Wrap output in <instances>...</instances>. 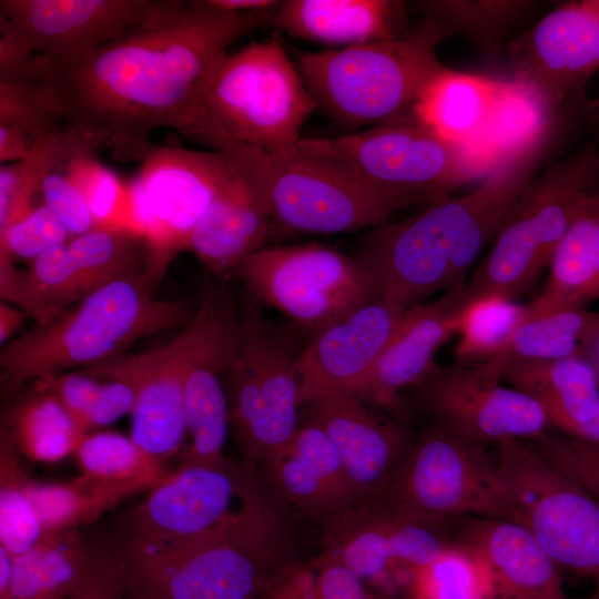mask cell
<instances>
[{
	"label": "cell",
	"mask_w": 599,
	"mask_h": 599,
	"mask_svg": "<svg viewBox=\"0 0 599 599\" xmlns=\"http://www.w3.org/2000/svg\"><path fill=\"white\" fill-rule=\"evenodd\" d=\"M2 425L20 455L37 463L73 455L88 435L51 393L34 386L12 404Z\"/></svg>",
	"instance_id": "obj_35"
},
{
	"label": "cell",
	"mask_w": 599,
	"mask_h": 599,
	"mask_svg": "<svg viewBox=\"0 0 599 599\" xmlns=\"http://www.w3.org/2000/svg\"><path fill=\"white\" fill-rule=\"evenodd\" d=\"M94 555L79 528L45 530L33 548L13 557L6 599H67Z\"/></svg>",
	"instance_id": "obj_33"
},
{
	"label": "cell",
	"mask_w": 599,
	"mask_h": 599,
	"mask_svg": "<svg viewBox=\"0 0 599 599\" xmlns=\"http://www.w3.org/2000/svg\"><path fill=\"white\" fill-rule=\"evenodd\" d=\"M567 133L555 125L504 158L473 192L369 229L353 256L374 281L378 297L405 311L464 285L526 184Z\"/></svg>",
	"instance_id": "obj_2"
},
{
	"label": "cell",
	"mask_w": 599,
	"mask_h": 599,
	"mask_svg": "<svg viewBox=\"0 0 599 599\" xmlns=\"http://www.w3.org/2000/svg\"><path fill=\"white\" fill-rule=\"evenodd\" d=\"M199 306L205 323L185 374L184 419L191 445L182 461L216 464L225 459L230 422L221 376L226 375L237 349L241 308L224 286L211 282L201 288Z\"/></svg>",
	"instance_id": "obj_22"
},
{
	"label": "cell",
	"mask_w": 599,
	"mask_h": 599,
	"mask_svg": "<svg viewBox=\"0 0 599 599\" xmlns=\"http://www.w3.org/2000/svg\"><path fill=\"white\" fill-rule=\"evenodd\" d=\"M505 85L447 68L420 94L414 116L443 138L477 149Z\"/></svg>",
	"instance_id": "obj_32"
},
{
	"label": "cell",
	"mask_w": 599,
	"mask_h": 599,
	"mask_svg": "<svg viewBox=\"0 0 599 599\" xmlns=\"http://www.w3.org/2000/svg\"><path fill=\"white\" fill-rule=\"evenodd\" d=\"M204 323L197 305L192 322L167 344L144 353H123L85 369L98 378H118L133 386L131 438L163 465L180 451L186 435L184 380Z\"/></svg>",
	"instance_id": "obj_20"
},
{
	"label": "cell",
	"mask_w": 599,
	"mask_h": 599,
	"mask_svg": "<svg viewBox=\"0 0 599 599\" xmlns=\"http://www.w3.org/2000/svg\"><path fill=\"white\" fill-rule=\"evenodd\" d=\"M494 447L507 520L527 529L558 567L590 579L599 598V502L522 440Z\"/></svg>",
	"instance_id": "obj_10"
},
{
	"label": "cell",
	"mask_w": 599,
	"mask_h": 599,
	"mask_svg": "<svg viewBox=\"0 0 599 599\" xmlns=\"http://www.w3.org/2000/svg\"><path fill=\"white\" fill-rule=\"evenodd\" d=\"M70 237L58 216L47 205L38 203L0 234V284L8 283L19 272L14 258L32 261Z\"/></svg>",
	"instance_id": "obj_42"
},
{
	"label": "cell",
	"mask_w": 599,
	"mask_h": 599,
	"mask_svg": "<svg viewBox=\"0 0 599 599\" xmlns=\"http://www.w3.org/2000/svg\"><path fill=\"white\" fill-rule=\"evenodd\" d=\"M20 456L1 425L0 546L13 557L33 548L45 531L28 496L26 483L29 475Z\"/></svg>",
	"instance_id": "obj_41"
},
{
	"label": "cell",
	"mask_w": 599,
	"mask_h": 599,
	"mask_svg": "<svg viewBox=\"0 0 599 599\" xmlns=\"http://www.w3.org/2000/svg\"><path fill=\"white\" fill-rule=\"evenodd\" d=\"M274 16L275 10L226 12L207 0H162L123 38L73 62L48 63L61 120L118 160H143L161 128L192 139L203 77L230 45Z\"/></svg>",
	"instance_id": "obj_1"
},
{
	"label": "cell",
	"mask_w": 599,
	"mask_h": 599,
	"mask_svg": "<svg viewBox=\"0 0 599 599\" xmlns=\"http://www.w3.org/2000/svg\"><path fill=\"white\" fill-rule=\"evenodd\" d=\"M465 284L404 311L357 398L404 410L403 390L430 374L439 348L457 335L459 314L467 303Z\"/></svg>",
	"instance_id": "obj_26"
},
{
	"label": "cell",
	"mask_w": 599,
	"mask_h": 599,
	"mask_svg": "<svg viewBox=\"0 0 599 599\" xmlns=\"http://www.w3.org/2000/svg\"><path fill=\"white\" fill-rule=\"evenodd\" d=\"M515 81L556 114L583 111L587 85L599 70V0L557 4L510 40L506 49Z\"/></svg>",
	"instance_id": "obj_16"
},
{
	"label": "cell",
	"mask_w": 599,
	"mask_h": 599,
	"mask_svg": "<svg viewBox=\"0 0 599 599\" xmlns=\"http://www.w3.org/2000/svg\"><path fill=\"white\" fill-rule=\"evenodd\" d=\"M161 278L149 263L7 343L0 353L4 390L12 395L27 382L93 367L123 354L142 337L187 326L197 307L189 300L154 297Z\"/></svg>",
	"instance_id": "obj_3"
},
{
	"label": "cell",
	"mask_w": 599,
	"mask_h": 599,
	"mask_svg": "<svg viewBox=\"0 0 599 599\" xmlns=\"http://www.w3.org/2000/svg\"><path fill=\"white\" fill-rule=\"evenodd\" d=\"M441 524L402 514L376 497L359 499L323 521L319 556L339 561L364 581L403 575L439 558L453 544Z\"/></svg>",
	"instance_id": "obj_18"
},
{
	"label": "cell",
	"mask_w": 599,
	"mask_h": 599,
	"mask_svg": "<svg viewBox=\"0 0 599 599\" xmlns=\"http://www.w3.org/2000/svg\"><path fill=\"white\" fill-rule=\"evenodd\" d=\"M102 380L101 390L88 418V432L131 414L135 403V390L131 384L118 378Z\"/></svg>",
	"instance_id": "obj_49"
},
{
	"label": "cell",
	"mask_w": 599,
	"mask_h": 599,
	"mask_svg": "<svg viewBox=\"0 0 599 599\" xmlns=\"http://www.w3.org/2000/svg\"><path fill=\"white\" fill-rule=\"evenodd\" d=\"M229 170L209 209L194 227L187 251L221 276L265 247L271 224L270 153L250 145L223 148Z\"/></svg>",
	"instance_id": "obj_21"
},
{
	"label": "cell",
	"mask_w": 599,
	"mask_h": 599,
	"mask_svg": "<svg viewBox=\"0 0 599 599\" xmlns=\"http://www.w3.org/2000/svg\"><path fill=\"white\" fill-rule=\"evenodd\" d=\"M129 599H166L150 592L138 590L130 586Z\"/></svg>",
	"instance_id": "obj_58"
},
{
	"label": "cell",
	"mask_w": 599,
	"mask_h": 599,
	"mask_svg": "<svg viewBox=\"0 0 599 599\" xmlns=\"http://www.w3.org/2000/svg\"><path fill=\"white\" fill-rule=\"evenodd\" d=\"M409 390L429 424L478 445L528 439L552 428L536 400L501 382L484 378L473 364H437Z\"/></svg>",
	"instance_id": "obj_17"
},
{
	"label": "cell",
	"mask_w": 599,
	"mask_h": 599,
	"mask_svg": "<svg viewBox=\"0 0 599 599\" xmlns=\"http://www.w3.org/2000/svg\"><path fill=\"white\" fill-rule=\"evenodd\" d=\"M273 23L292 37L331 45L393 41L408 33L407 4L400 0H287Z\"/></svg>",
	"instance_id": "obj_29"
},
{
	"label": "cell",
	"mask_w": 599,
	"mask_h": 599,
	"mask_svg": "<svg viewBox=\"0 0 599 599\" xmlns=\"http://www.w3.org/2000/svg\"><path fill=\"white\" fill-rule=\"evenodd\" d=\"M304 405L307 418L334 444L359 499L378 496L415 440L406 426L372 414L347 392L326 393Z\"/></svg>",
	"instance_id": "obj_25"
},
{
	"label": "cell",
	"mask_w": 599,
	"mask_h": 599,
	"mask_svg": "<svg viewBox=\"0 0 599 599\" xmlns=\"http://www.w3.org/2000/svg\"><path fill=\"white\" fill-rule=\"evenodd\" d=\"M229 170L226 149L153 146L128 186L130 227L146 242L150 265L164 274L189 238Z\"/></svg>",
	"instance_id": "obj_15"
},
{
	"label": "cell",
	"mask_w": 599,
	"mask_h": 599,
	"mask_svg": "<svg viewBox=\"0 0 599 599\" xmlns=\"http://www.w3.org/2000/svg\"><path fill=\"white\" fill-rule=\"evenodd\" d=\"M276 494L244 465L182 461L131 512L124 551L174 548L214 534Z\"/></svg>",
	"instance_id": "obj_11"
},
{
	"label": "cell",
	"mask_w": 599,
	"mask_h": 599,
	"mask_svg": "<svg viewBox=\"0 0 599 599\" xmlns=\"http://www.w3.org/2000/svg\"><path fill=\"white\" fill-rule=\"evenodd\" d=\"M598 319L599 313L587 308L558 311L526 319L500 351L473 365L484 378L501 382L502 369L515 362L583 356Z\"/></svg>",
	"instance_id": "obj_34"
},
{
	"label": "cell",
	"mask_w": 599,
	"mask_h": 599,
	"mask_svg": "<svg viewBox=\"0 0 599 599\" xmlns=\"http://www.w3.org/2000/svg\"><path fill=\"white\" fill-rule=\"evenodd\" d=\"M60 121L48 81L0 82V124L19 128L39 141L61 129Z\"/></svg>",
	"instance_id": "obj_43"
},
{
	"label": "cell",
	"mask_w": 599,
	"mask_h": 599,
	"mask_svg": "<svg viewBox=\"0 0 599 599\" xmlns=\"http://www.w3.org/2000/svg\"><path fill=\"white\" fill-rule=\"evenodd\" d=\"M599 300V197L588 192L557 245L540 294L526 304L527 318L586 308Z\"/></svg>",
	"instance_id": "obj_30"
},
{
	"label": "cell",
	"mask_w": 599,
	"mask_h": 599,
	"mask_svg": "<svg viewBox=\"0 0 599 599\" xmlns=\"http://www.w3.org/2000/svg\"><path fill=\"white\" fill-rule=\"evenodd\" d=\"M73 455L83 475L138 493L151 490L171 473L131 437L112 432L88 434Z\"/></svg>",
	"instance_id": "obj_38"
},
{
	"label": "cell",
	"mask_w": 599,
	"mask_h": 599,
	"mask_svg": "<svg viewBox=\"0 0 599 599\" xmlns=\"http://www.w3.org/2000/svg\"><path fill=\"white\" fill-rule=\"evenodd\" d=\"M595 131L597 132L598 146H599V128L595 129ZM592 192H595L597 194V196L599 197V171H598V174H597V179H596Z\"/></svg>",
	"instance_id": "obj_59"
},
{
	"label": "cell",
	"mask_w": 599,
	"mask_h": 599,
	"mask_svg": "<svg viewBox=\"0 0 599 599\" xmlns=\"http://www.w3.org/2000/svg\"><path fill=\"white\" fill-rule=\"evenodd\" d=\"M80 183L98 227L131 230L128 187L98 161L97 153L83 161Z\"/></svg>",
	"instance_id": "obj_45"
},
{
	"label": "cell",
	"mask_w": 599,
	"mask_h": 599,
	"mask_svg": "<svg viewBox=\"0 0 599 599\" xmlns=\"http://www.w3.org/2000/svg\"><path fill=\"white\" fill-rule=\"evenodd\" d=\"M130 579L120 552H95L81 581L67 599H129Z\"/></svg>",
	"instance_id": "obj_46"
},
{
	"label": "cell",
	"mask_w": 599,
	"mask_h": 599,
	"mask_svg": "<svg viewBox=\"0 0 599 599\" xmlns=\"http://www.w3.org/2000/svg\"><path fill=\"white\" fill-rule=\"evenodd\" d=\"M599 171L593 141L541 169L524 187L491 246L465 284L467 302L496 295L515 301L548 270L552 254Z\"/></svg>",
	"instance_id": "obj_7"
},
{
	"label": "cell",
	"mask_w": 599,
	"mask_h": 599,
	"mask_svg": "<svg viewBox=\"0 0 599 599\" xmlns=\"http://www.w3.org/2000/svg\"><path fill=\"white\" fill-rule=\"evenodd\" d=\"M529 0H426L415 2L424 20L437 22L447 35L461 34L488 59L506 47L510 33L535 12Z\"/></svg>",
	"instance_id": "obj_36"
},
{
	"label": "cell",
	"mask_w": 599,
	"mask_h": 599,
	"mask_svg": "<svg viewBox=\"0 0 599 599\" xmlns=\"http://www.w3.org/2000/svg\"><path fill=\"white\" fill-rule=\"evenodd\" d=\"M317 109L300 70L275 39L219 58L196 93L192 140L215 150L250 145L268 153L297 145Z\"/></svg>",
	"instance_id": "obj_5"
},
{
	"label": "cell",
	"mask_w": 599,
	"mask_h": 599,
	"mask_svg": "<svg viewBox=\"0 0 599 599\" xmlns=\"http://www.w3.org/2000/svg\"><path fill=\"white\" fill-rule=\"evenodd\" d=\"M500 380L536 400L551 427L567 435L588 425L599 408V379L582 356L515 362L502 369Z\"/></svg>",
	"instance_id": "obj_31"
},
{
	"label": "cell",
	"mask_w": 599,
	"mask_h": 599,
	"mask_svg": "<svg viewBox=\"0 0 599 599\" xmlns=\"http://www.w3.org/2000/svg\"><path fill=\"white\" fill-rule=\"evenodd\" d=\"M28 316L26 311L13 307L7 303L0 304V342L6 345L26 323Z\"/></svg>",
	"instance_id": "obj_52"
},
{
	"label": "cell",
	"mask_w": 599,
	"mask_h": 599,
	"mask_svg": "<svg viewBox=\"0 0 599 599\" xmlns=\"http://www.w3.org/2000/svg\"><path fill=\"white\" fill-rule=\"evenodd\" d=\"M447 37L424 20L397 40L301 52L298 70L317 109L342 125L370 128L414 116L420 94L447 69L436 53Z\"/></svg>",
	"instance_id": "obj_6"
},
{
	"label": "cell",
	"mask_w": 599,
	"mask_h": 599,
	"mask_svg": "<svg viewBox=\"0 0 599 599\" xmlns=\"http://www.w3.org/2000/svg\"><path fill=\"white\" fill-rule=\"evenodd\" d=\"M302 149L337 158L385 191L433 204L497 164L478 149L437 134L415 116L337 138H302Z\"/></svg>",
	"instance_id": "obj_9"
},
{
	"label": "cell",
	"mask_w": 599,
	"mask_h": 599,
	"mask_svg": "<svg viewBox=\"0 0 599 599\" xmlns=\"http://www.w3.org/2000/svg\"><path fill=\"white\" fill-rule=\"evenodd\" d=\"M38 140L30 133L11 125L0 124V162H21L33 152Z\"/></svg>",
	"instance_id": "obj_51"
},
{
	"label": "cell",
	"mask_w": 599,
	"mask_h": 599,
	"mask_svg": "<svg viewBox=\"0 0 599 599\" xmlns=\"http://www.w3.org/2000/svg\"><path fill=\"white\" fill-rule=\"evenodd\" d=\"M491 599H507V598H504V597H500V596H495L494 598Z\"/></svg>",
	"instance_id": "obj_60"
},
{
	"label": "cell",
	"mask_w": 599,
	"mask_h": 599,
	"mask_svg": "<svg viewBox=\"0 0 599 599\" xmlns=\"http://www.w3.org/2000/svg\"><path fill=\"white\" fill-rule=\"evenodd\" d=\"M13 556L0 546V599H6L12 579Z\"/></svg>",
	"instance_id": "obj_54"
},
{
	"label": "cell",
	"mask_w": 599,
	"mask_h": 599,
	"mask_svg": "<svg viewBox=\"0 0 599 599\" xmlns=\"http://www.w3.org/2000/svg\"><path fill=\"white\" fill-rule=\"evenodd\" d=\"M102 383V379L88 370H70L47 379L35 380L33 386L51 393L89 434L88 418Z\"/></svg>",
	"instance_id": "obj_47"
},
{
	"label": "cell",
	"mask_w": 599,
	"mask_h": 599,
	"mask_svg": "<svg viewBox=\"0 0 599 599\" xmlns=\"http://www.w3.org/2000/svg\"><path fill=\"white\" fill-rule=\"evenodd\" d=\"M267 599H319L314 568L300 561L288 562L274 579Z\"/></svg>",
	"instance_id": "obj_50"
},
{
	"label": "cell",
	"mask_w": 599,
	"mask_h": 599,
	"mask_svg": "<svg viewBox=\"0 0 599 599\" xmlns=\"http://www.w3.org/2000/svg\"><path fill=\"white\" fill-rule=\"evenodd\" d=\"M582 357L589 362L599 379V319Z\"/></svg>",
	"instance_id": "obj_56"
},
{
	"label": "cell",
	"mask_w": 599,
	"mask_h": 599,
	"mask_svg": "<svg viewBox=\"0 0 599 599\" xmlns=\"http://www.w3.org/2000/svg\"><path fill=\"white\" fill-rule=\"evenodd\" d=\"M149 263L148 245L140 234L98 227L32 260L21 275L18 306L37 324H48L73 303Z\"/></svg>",
	"instance_id": "obj_19"
},
{
	"label": "cell",
	"mask_w": 599,
	"mask_h": 599,
	"mask_svg": "<svg viewBox=\"0 0 599 599\" xmlns=\"http://www.w3.org/2000/svg\"><path fill=\"white\" fill-rule=\"evenodd\" d=\"M26 489L44 530L90 525L118 502L138 493L83 474L67 484L38 483L29 476Z\"/></svg>",
	"instance_id": "obj_37"
},
{
	"label": "cell",
	"mask_w": 599,
	"mask_h": 599,
	"mask_svg": "<svg viewBox=\"0 0 599 599\" xmlns=\"http://www.w3.org/2000/svg\"><path fill=\"white\" fill-rule=\"evenodd\" d=\"M272 222L292 233L373 229L412 199L368 182L346 162L298 145L270 153Z\"/></svg>",
	"instance_id": "obj_13"
},
{
	"label": "cell",
	"mask_w": 599,
	"mask_h": 599,
	"mask_svg": "<svg viewBox=\"0 0 599 599\" xmlns=\"http://www.w3.org/2000/svg\"><path fill=\"white\" fill-rule=\"evenodd\" d=\"M280 497L185 545L122 555L130 586L166 599H257L293 559L292 520Z\"/></svg>",
	"instance_id": "obj_4"
},
{
	"label": "cell",
	"mask_w": 599,
	"mask_h": 599,
	"mask_svg": "<svg viewBox=\"0 0 599 599\" xmlns=\"http://www.w3.org/2000/svg\"><path fill=\"white\" fill-rule=\"evenodd\" d=\"M527 313L526 304L496 295L468 301L458 318L457 362L474 364L496 354L526 321Z\"/></svg>",
	"instance_id": "obj_40"
},
{
	"label": "cell",
	"mask_w": 599,
	"mask_h": 599,
	"mask_svg": "<svg viewBox=\"0 0 599 599\" xmlns=\"http://www.w3.org/2000/svg\"><path fill=\"white\" fill-rule=\"evenodd\" d=\"M489 565L497 595L507 599H570L558 565L522 526L507 519L463 517L454 538Z\"/></svg>",
	"instance_id": "obj_28"
},
{
	"label": "cell",
	"mask_w": 599,
	"mask_h": 599,
	"mask_svg": "<svg viewBox=\"0 0 599 599\" xmlns=\"http://www.w3.org/2000/svg\"><path fill=\"white\" fill-rule=\"evenodd\" d=\"M407 588L410 599H491L497 595L486 560L455 540L434 562L413 570Z\"/></svg>",
	"instance_id": "obj_39"
},
{
	"label": "cell",
	"mask_w": 599,
	"mask_h": 599,
	"mask_svg": "<svg viewBox=\"0 0 599 599\" xmlns=\"http://www.w3.org/2000/svg\"><path fill=\"white\" fill-rule=\"evenodd\" d=\"M569 436L599 446V408L595 418L588 425Z\"/></svg>",
	"instance_id": "obj_55"
},
{
	"label": "cell",
	"mask_w": 599,
	"mask_h": 599,
	"mask_svg": "<svg viewBox=\"0 0 599 599\" xmlns=\"http://www.w3.org/2000/svg\"><path fill=\"white\" fill-rule=\"evenodd\" d=\"M264 483L291 508L322 521L359 500L341 457L313 420L262 465Z\"/></svg>",
	"instance_id": "obj_27"
},
{
	"label": "cell",
	"mask_w": 599,
	"mask_h": 599,
	"mask_svg": "<svg viewBox=\"0 0 599 599\" xmlns=\"http://www.w3.org/2000/svg\"><path fill=\"white\" fill-rule=\"evenodd\" d=\"M209 3L226 12H257L277 9L282 1L275 0H207Z\"/></svg>",
	"instance_id": "obj_53"
},
{
	"label": "cell",
	"mask_w": 599,
	"mask_h": 599,
	"mask_svg": "<svg viewBox=\"0 0 599 599\" xmlns=\"http://www.w3.org/2000/svg\"><path fill=\"white\" fill-rule=\"evenodd\" d=\"M522 441L575 479L599 502V446L552 428Z\"/></svg>",
	"instance_id": "obj_44"
},
{
	"label": "cell",
	"mask_w": 599,
	"mask_h": 599,
	"mask_svg": "<svg viewBox=\"0 0 599 599\" xmlns=\"http://www.w3.org/2000/svg\"><path fill=\"white\" fill-rule=\"evenodd\" d=\"M312 567L319 599H383L370 593L365 581L339 561L318 556Z\"/></svg>",
	"instance_id": "obj_48"
},
{
	"label": "cell",
	"mask_w": 599,
	"mask_h": 599,
	"mask_svg": "<svg viewBox=\"0 0 599 599\" xmlns=\"http://www.w3.org/2000/svg\"><path fill=\"white\" fill-rule=\"evenodd\" d=\"M586 124L593 130L599 128V98L589 101Z\"/></svg>",
	"instance_id": "obj_57"
},
{
	"label": "cell",
	"mask_w": 599,
	"mask_h": 599,
	"mask_svg": "<svg viewBox=\"0 0 599 599\" xmlns=\"http://www.w3.org/2000/svg\"><path fill=\"white\" fill-rule=\"evenodd\" d=\"M588 599H590V598H588Z\"/></svg>",
	"instance_id": "obj_61"
},
{
	"label": "cell",
	"mask_w": 599,
	"mask_h": 599,
	"mask_svg": "<svg viewBox=\"0 0 599 599\" xmlns=\"http://www.w3.org/2000/svg\"><path fill=\"white\" fill-rule=\"evenodd\" d=\"M403 313L377 297L311 335L297 361L301 406L331 392L357 397Z\"/></svg>",
	"instance_id": "obj_24"
},
{
	"label": "cell",
	"mask_w": 599,
	"mask_h": 599,
	"mask_svg": "<svg viewBox=\"0 0 599 599\" xmlns=\"http://www.w3.org/2000/svg\"><path fill=\"white\" fill-rule=\"evenodd\" d=\"M407 516L436 524L463 517L507 519L488 446L429 424L376 496Z\"/></svg>",
	"instance_id": "obj_14"
},
{
	"label": "cell",
	"mask_w": 599,
	"mask_h": 599,
	"mask_svg": "<svg viewBox=\"0 0 599 599\" xmlns=\"http://www.w3.org/2000/svg\"><path fill=\"white\" fill-rule=\"evenodd\" d=\"M262 304L246 293L230 382V422L251 470L284 447L300 428L297 361L305 346L298 326L266 318ZM305 332V331H303Z\"/></svg>",
	"instance_id": "obj_8"
},
{
	"label": "cell",
	"mask_w": 599,
	"mask_h": 599,
	"mask_svg": "<svg viewBox=\"0 0 599 599\" xmlns=\"http://www.w3.org/2000/svg\"><path fill=\"white\" fill-rule=\"evenodd\" d=\"M247 293L312 335L378 297L354 257L319 243L263 247L234 270Z\"/></svg>",
	"instance_id": "obj_12"
},
{
	"label": "cell",
	"mask_w": 599,
	"mask_h": 599,
	"mask_svg": "<svg viewBox=\"0 0 599 599\" xmlns=\"http://www.w3.org/2000/svg\"><path fill=\"white\" fill-rule=\"evenodd\" d=\"M162 0H1L4 16L51 65L88 55L141 27Z\"/></svg>",
	"instance_id": "obj_23"
}]
</instances>
